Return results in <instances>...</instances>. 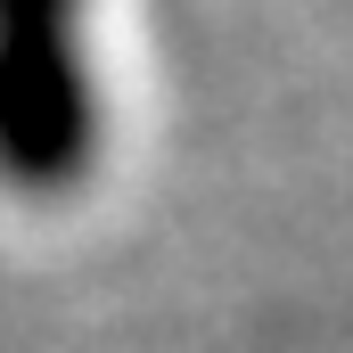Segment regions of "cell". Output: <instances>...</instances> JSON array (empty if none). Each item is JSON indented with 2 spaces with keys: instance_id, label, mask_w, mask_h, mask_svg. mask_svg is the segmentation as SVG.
I'll use <instances>...</instances> for the list:
<instances>
[{
  "instance_id": "6da1fadb",
  "label": "cell",
  "mask_w": 353,
  "mask_h": 353,
  "mask_svg": "<svg viewBox=\"0 0 353 353\" xmlns=\"http://www.w3.org/2000/svg\"><path fill=\"white\" fill-rule=\"evenodd\" d=\"M90 0H0V189L74 197L99 165L107 115L83 58Z\"/></svg>"
}]
</instances>
